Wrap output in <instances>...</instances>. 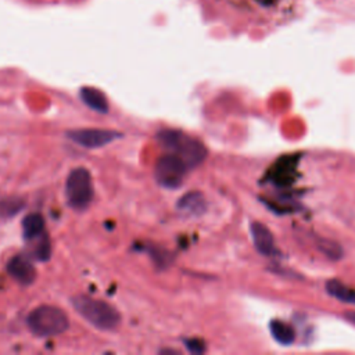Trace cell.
Returning a JSON list of instances; mask_svg holds the SVG:
<instances>
[{
  "instance_id": "4",
  "label": "cell",
  "mask_w": 355,
  "mask_h": 355,
  "mask_svg": "<svg viewBox=\"0 0 355 355\" xmlns=\"http://www.w3.org/2000/svg\"><path fill=\"white\" fill-rule=\"evenodd\" d=\"M66 196L69 206L74 210L82 211L90 206L95 191L92 175L86 168L78 167L70 172L66 184Z\"/></svg>"
},
{
  "instance_id": "11",
  "label": "cell",
  "mask_w": 355,
  "mask_h": 355,
  "mask_svg": "<svg viewBox=\"0 0 355 355\" xmlns=\"http://www.w3.org/2000/svg\"><path fill=\"white\" fill-rule=\"evenodd\" d=\"M181 211L191 214V215H200L206 210V200L201 193L199 192H192L184 196L180 203H178Z\"/></svg>"
},
{
  "instance_id": "13",
  "label": "cell",
  "mask_w": 355,
  "mask_h": 355,
  "mask_svg": "<svg viewBox=\"0 0 355 355\" xmlns=\"http://www.w3.org/2000/svg\"><path fill=\"white\" fill-rule=\"evenodd\" d=\"M45 230V219L40 214L32 212L27 215L23 221V232L27 239H34L38 238L39 234H42Z\"/></svg>"
},
{
  "instance_id": "8",
  "label": "cell",
  "mask_w": 355,
  "mask_h": 355,
  "mask_svg": "<svg viewBox=\"0 0 355 355\" xmlns=\"http://www.w3.org/2000/svg\"><path fill=\"white\" fill-rule=\"evenodd\" d=\"M8 272L12 278H14L19 283L28 286L32 284L36 279V269L32 262L24 256L13 257L8 264Z\"/></svg>"
},
{
  "instance_id": "6",
  "label": "cell",
  "mask_w": 355,
  "mask_h": 355,
  "mask_svg": "<svg viewBox=\"0 0 355 355\" xmlns=\"http://www.w3.org/2000/svg\"><path fill=\"white\" fill-rule=\"evenodd\" d=\"M67 136L78 143L79 146L88 147V149H99L103 147L115 139L121 138V134L117 131L110 130H97V128H89V130H75L70 131Z\"/></svg>"
},
{
  "instance_id": "2",
  "label": "cell",
  "mask_w": 355,
  "mask_h": 355,
  "mask_svg": "<svg viewBox=\"0 0 355 355\" xmlns=\"http://www.w3.org/2000/svg\"><path fill=\"white\" fill-rule=\"evenodd\" d=\"M77 313L100 330H112L121 323V315L112 306L81 294L71 300Z\"/></svg>"
},
{
  "instance_id": "12",
  "label": "cell",
  "mask_w": 355,
  "mask_h": 355,
  "mask_svg": "<svg viewBox=\"0 0 355 355\" xmlns=\"http://www.w3.org/2000/svg\"><path fill=\"white\" fill-rule=\"evenodd\" d=\"M269 329H271V334L272 337L282 345H290L293 344L294 339H295V333H294V329L283 322V321H272L271 325H269Z\"/></svg>"
},
{
  "instance_id": "16",
  "label": "cell",
  "mask_w": 355,
  "mask_h": 355,
  "mask_svg": "<svg viewBox=\"0 0 355 355\" xmlns=\"http://www.w3.org/2000/svg\"><path fill=\"white\" fill-rule=\"evenodd\" d=\"M49 257H50V245L47 239H45V242L36 250V258L40 261H46Z\"/></svg>"
},
{
  "instance_id": "1",
  "label": "cell",
  "mask_w": 355,
  "mask_h": 355,
  "mask_svg": "<svg viewBox=\"0 0 355 355\" xmlns=\"http://www.w3.org/2000/svg\"><path fill=\"white\" fill-rule=\"evenodd\" d=\"M158 142L172 154L181 157L188 168L199 167L207 157L206 146L196 138L175 130H165L158 132Z\"/></svg>"
},
{
  "instance_id": "10",
  "label": "cell",
  "mask_w": 355,
  "mask_h": 355,
  "mask_svg": "<svg viewBox=\"0 0 355 355\" xmlns=\"http://www.w3.org/2000/svg\"><path fill=\"white\" fill-rule=\"evenodd\" d=\"M326 291L329 295H332L333 299L345 303V304H352L355 306V291L351 290L348 286L341 283L340 280L332 279L326 282Z\"/></svg>"
},
{
  "instance_id": "18",
  "label": "cell",
  "mask_w": 355,
  "mask_h": 355,
  "mask_svg": "<svg viewBox=\"0 0 355 355\" xmlns=\"http://www.w3.org/2000/svg\"><path fill=\"white\" fill-rule=\"evenodd\" d=\"M345 318L351 322V323H354L355 325V311H352V313H348L347 315H345Z\"/></svg>"
},
{
  "instance_id": "17",
  "label": "cell",
  "mask_w": 355,
  "mask_h": 355,
  "mask_svg": "<svg viewBox=\"0 0 355 355\" xmlns=\"http://www.w3.org/2000/svg\"><path fill=\"white\" fill-rule=\"evenodd\" d=\"M186 345L188 348L192 351V352H196V354H200L204 351V344L201 341H199L197 339H192V340H188L186 341Z\"/></svg>"
},
{
  "instance_id": "14",
  "label": "cell",
  "mask_w": 355,
  "mask_h": 355,
  "mask_svg": "<svg viewBox=\"0 0 355 355\" xmlns=\"http://www.w3.org/2000/svg\"><path fill=\"white\" fill-rule=\"evenodd\" d=\"M25 203L17 197H8L0 200V217L10 218L24 208Z\"/></svg>"
},
{
  "instance_id": "3",
  "label": "cell",
  "mask_w": 355,
  "mask_h": 355,
  "mask_svg": "<svg viewBox=\"0 0 355 355\" xmlns=\"http://www.w3.org/2000/svg\"><path fill=\"white\" fill-rule=\"evenodd\" d=\"M28 328L35 336L53 337L60 336L70 328L67 314L53 306H40L27 318Z\"/></svg>"
},
{
  "instance_id": "7",
  "label": "cell",
  "mask_w": 355,
  "mask_h": 355,
  "mask_svg": "<svg viewBox=\"0 0 355 355\" xmlns=\"http://www.w3.org/2000/svg\"><path fill=\"white\" fill-rule=\"evenodd\" d=\"M250 232L254 246L260 254L271 257L278 253L273 236L265 225H262L261 222H253L250 226Z\"/></svg>"
},
{
  "instance_id": "9",
  "label": "cell",
  "mask_w": 355,
  "mask_h": 355,
  "mask_svg": "<svg viewBox=\"0 0 355 355\" xmlns=\"http://www.w3.org/2000/svg\"><path fill=\"white\" fill-rule=\"evenodd\" d=\"M81 99L82 101L92 110L106 114L108 112V100L104 93L96 88H82L81 89Z\"/></svg>"
},
{
  "instance_id": "15",
  "label": "cell",
  "mask_w": 355,
  "mask_h": 355,
  "mask_svg": "<svg viewBox=\"0 0 355 355\" xmlns=\"http://www.w3.org/2000/svg\"><path fill=\"white\" fill-rule=\"evenodd\" d=\"M318 247H319V250H321L326 257H329L330 260H340L341 256H343L341 247H340L337 243H334V242L322 239V241H319Z\"/></svg>"
},
{
  "instance_id": "5",
  "label": "cell",
  "mask_w": 355,
  "mask_h": 355,
  "mask_svg": "<svg viewBox=\"0 0 355 355\" xmlns=\"http://www.w3.org/2000/svg\"><path fill=\"white\" fill-rule=\"evenodd\" d=\"M188 169V165L181 157L169 153L157 160L154 175L161 186L167 189H176L184 184Z\"/></svg>"
}]
</instances>
